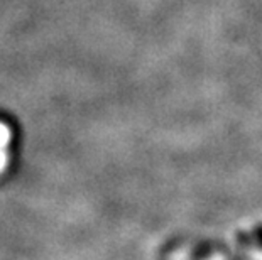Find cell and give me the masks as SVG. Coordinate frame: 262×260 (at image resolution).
I'll use <instances>...</instances> for the list:
<instances>
[{
	"mask_svg": "<svg viewBox=\"0 0 262 260\" xmlns=\"http://www.w3.org/2000/svg\"><path fill=\"white\" fill-rule=\"evenodd\" d=\"M12 140V129L0 122V174L7 169L9 166V144Z\"/></svg>",
	"mask_w": 262,
	"mask_h": 260,
	"instance_id": "cell-1",
	"label": "cell"
}]
</instances>
